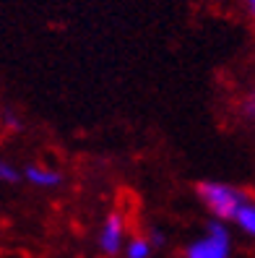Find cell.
<instances>
[{"mask_svg":"<svg viewBox=\"0 0 255 258\" xmlns=\"http://www.w3.org/2000/svg\"><path fill=\"white\" fill-rule=\"evenodd\" d=\"M196 190H198V199L203 201V206L211 211V217L221 222H234L237 211L250 199V193L245 188L221 183V180H203V183H198Z\"/></svg>","mask_w":255,"mask_h":258,"instance_id":"6da1fadb","label":"cell"},{"mask_svg":"<svg viewBox=\"0 0 255 258\" xmlns=\"http://www.w3.org/2000/svg\"><path fill=\"white\" fill-rule=\"evenodd\" d=\"M185 258H232V232L227 222H208L203 237L193 240L185 248Z\"/></svg>","mask_w":255,"mask_h":258,"instance_id":"7a4b0ae2","label":"cell"},{"mask_svg":"<svg viewBox=\"0 0 255 258\" xmlns=\"http://www.w3.org/2000/svg\"><path fill=\"white\" fill-rule=\"evenodd\" d=\"M125 242H128V237H125V217L112 211V214L104 219L102 230H99V250L112 258L117 253H123Z\"/></svg>","mask_w":255,"mask_h":258,"instance_id":"3957f363","label":"cell"},{"mask_svg":"<svg viewBox=\"0 0 255 258\" xmlns=\"http://www.w3.org/2000/svg\"><path fill=\"white\" fill-rule=\"evenodd\" d=\"M24 180L34 188L42 190H52L63 183V175H60L55 167H44V164H26L24 167Z\"/></svg>","mask_w":255,"mask_h":258,"instance_id":"277c9868","label":"cell"},{"mask_svg":"<svg viewBox=\"0 0 255 258\" xmlns=\"http://www.w3.org/2000/svg\"><path fill=\"white\" fill-rule=\"evenodd\" d=\"M234 224H237V227H239V230H242L247 237H255V199H252V196L242 204V209L237 211Z\"/></svg>","mask_w":255,"mask_h":258,"instance_id":"5b68a950","label":"cell"},{"mask_svg":"<svg viewBox=\"0 0 255 258\" xmlns=\"http://www.w3.org/2000/svg\"><path fill=\"white\" fill-rule=\"evenodd\" d=\"M154 250H156V248H154V242L148 240V237H141V235L130 237V240L125 242V248H123L125 258H151Z\"/></svg>","mask_w":255,"mask_h":258,"instance_id":"8992f818","label":"cell"},{"mask_svg":"<svg viewBox=\"0 0 255 258\" xmlns=\"http://www.w3.org/2000/svg\"><path fill=\"white\" fill-rule=\"evenodd\" d=\"M19 180H24V170H19L11 159L0 157V183L13 185V183H19Z\"/></svg>","mask_w":255,"mask_h":258,"instance_id":"52a82bcc","label":"cell"},{"mask_svg":"<svg viewBox=\"0 0 255 258\" xmlns=\"http://www.w3.org/2000/svg\"><path fill=\"white\" fill-rule=\"evenodd\" d=\"M239 112L255 123V89H250V92L242 97V102H239Z\"/></svg>","mask_w":255,"mask_h":258,"instance_id":"ba28073f","label":"cell"},{"mask_svg":"<svg viewBox=\"0 0 255 258\" xmlns=\"http://www.w3.org/2000/svg\"><path fill=\"white\" fill-rule=\"evenodd\" d=\"M148 240L154 242V248H161V245H164V232H161V230H151V235H148Z\"/></svg>","mask_w":255,"mask_h":258,"instance_id":"9c48e42d","label":"cell"},{"mask_svg":"<svg viewBox=\"0 0 255 258\" xmlns=\"http://www.w3.org/2000/svg\"><path fill=\"white\" fill-rule=\"evenodd\" d=\"M245 6H247V11H250V16L255 19V0H245Z\"/></svg>","mask_w":255,"mask_h":258,"instance_id":"30bf717a","label":"cell"}]
</instances>
